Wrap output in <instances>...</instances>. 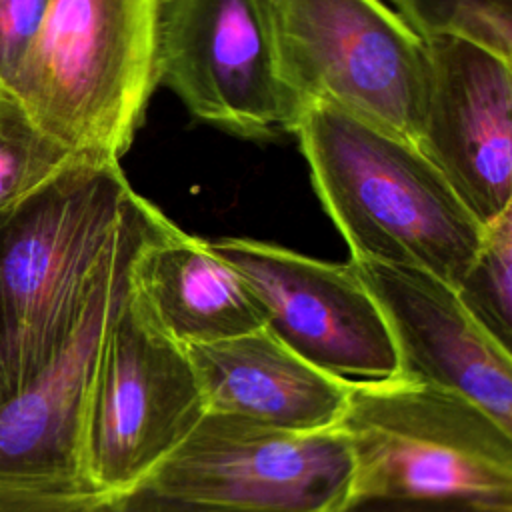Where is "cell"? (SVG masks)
<instances>
[{"instance_id":"cell-1","label":"cell","mask_w":512,"mask_h":512,"mask_svg":"<svg viewBox=\"0 0 512 512\" xmlns=\"http://www.w3.org/2000/svg\"><path fill=\"white\" fill-rule=\"evenodd\" d=\"M134 196L118 160L76 156L0 212V398L72 338Z\"/></svg>"},{"instance_id":"cell-2","label":"cell","mask_w":512,"mask_h":512,"mask_svg":"<svg viewBox=\"0 0 512 512\" xmlns=\"http://www.w3.org/2000/svg\"><path fill=\"white\" fill-rule=\"evenodd\" d=\"M292 134L350 260L418 268L454 288L484 226L414 142L324 104Z\"/></svg>"},{"instance_id":"cell-3","label":"cell","mask_w":512,"mask_h":512,"mask_svg":"<svg viewBox=\"0 0 512 512\" xmlns=\"http://www.w3.org/2000/svg\"><path fill=\"white\" fill-rule=\"evenodd\" d=\"M160 0H50L10 92L74 156L118 160L158 88Z\"/></svg>"},{"instance_id":"cell-4","label":"cell","mask_w":512,"mask_h":512,"mask_svg":"<svg viewBox=\"0 0 512 512\" xmlns=\"http://www.w3.org/2000/svg\"><path fill=\"white\" fill-rule=\"evenodd\" d=\"M336 428L352 462L348 494L512 508V430L460 394L400 374L350 380Z\"/></svg>"},{"instance_id":"cell-5","label":"cell","mask_w":512,"mask_h":512,"mask_svg":"<svg viewBox=\"0 0 512 512\" xmlns=\"http://www.w3.org/2000/svg\"><path fill=\"white\" fill-rule=\"evenodd\" d=\"M280 70L302 108L332 106L416 144L428 50L380 0H266Z\"/></svg>"},{"instance_id":"cell-6","label":"cell","mask_w":512,"mask_h":512,"mask_svg":"<svg viewBox=\"0 0 512 512\" xmlns=\"http://www.w3.org/2000/svg\"><path fill=\"white\" fill-rule=\"evenodd\" d=\"M170 224L150 200L134 196L72 338L30 384L0 398V488L94 492L82 444L96 360L138 254Z\"/></svg>"},{"instance_id":"cell-7","label":"cell","mask_w":512,"mask_h":512,"mask_svg":"<svg viewBox=\"0 0 512 512\" xmlns=\"http://www.w3.org/2000/svg\"><path fill=\"white\" fill-rule=\"evenodd\" d=\"M204 412L186 348L154 324L130 286L88 394L82 454L90 488L118 494L140 486Z\"/></svg>"},{"instance_id":"cell-8","label":"cell","mask_w":512,"mask_h":512,"mask_svg":"<svg viewBox=\"0 0 512 512\" xmlns=\"http://www.w3.org/2000/svg\"><path fill=\"white\" fill-rule=\"evenodd\" d=\"M198 120L244 138L294 132L266 0H160L158 86Z\"/></svg>"},{"instance_id":"cell-9","label":"cell","mask_w":512,"mask_h":512,"mask_svg":"<svg viewBox=\"0 0 512 512\" xmlns=\"http://www.w3.org/2000/svg\"><path fill=\"white\" fill-rule=\"evenodd\" d=\"M350 478L338 428L298 432L204 412L142 484L252 512H328Z\"/></svg>"},{"instance_id":"cell-10","label":"cell","mask_w":512,"mask_h":512,"mask_svg":"<svg viewBox=\"0 0 512 512\" xmlns=\"http://www.w3.org/2000/svg\"><path fill=\"white\" fill-rule=\"evenodd\" d=\"M208 242L254 292L264 328L294 354L346 380L396 372L388 328L352 260L324 262L250 238Z\"/></svg>"},{"instance_id":"cell-11","label":"cell","mask_w":512,"mask_h":512,"mask_svg":"<svg viewBox=\"0 0 512 512\" xmlns=\"http://www.w3.org/2000/svg\"><path fill=\"white\" fill-rule=\"evenodd\" d=\"M418 150L480 226L512 208V62L462 40H430Z\"/></svg>"},{"instance_id":"cell-12","label":"cell","mask_w":512,"mask_h":512,"mask_svg":"<svg viewBox=\"0 0 512 512\" xmlns=\"http://www.w3.org/2000/svg\"><path fill=\"white\" fill-rule=\"evenodd\" d=\"M388 328L396 372L460 394L512 430V354L444 280L406 266L352 260Z\"/></svg>"},{"instance_id":"cell-13","label":"cell","mask_w":512,"mask_h":512,"mask_svg":"<svg viewBox=\"0 0 512 512\" xmlns=\"http://www.w3.org/2000/svg\"><path fill=\"white\" fill-rule=\"evenodd\" d=\"M206 412L316 432L338 426L350 380L306 362L266 328L186 348Z\"/></svg>"},{"instance_id":"cell-14","label":"cell","mask_w":512,"mask_h":512,"mask_svg":"<svg viewBox=\"0 0 512 512\" xmlns=\"http://www.w3.org/2000/svg\"><path fill=\"white\" fill-rule=\"evenodd\" d=\"M132 292L154 324L182 348L264 328L262 308L246 280L208 240L186 234L174 222L138 254Z\"/></svg>"},{"instance_id":"cell-15","label":"cell","mask_w":512,"mask_h":512,"mask_svg":"<svg viewBox=\"0 0 512 512\" xmlns=\"http://www.w3.org/2000/svg\"><path fill=\"white\" fill-rule=\"evenodd\" d=\"M466 312L504 348L512 340V208L482 230L476 256L454 284Z\"/></svg>"},{"instance_id":"cell-16","label":"cell","mask_w":512,"mask_h":512,"mask_svg":"<svg viewBox=\"0 0 512 512\" xmlns=\"http://www.w3.org/2000/svg\"><path fill=\"white\" fill-rule=\"evenodd\" d=\"M422 40H462L512 62V0H392Z\"/></svg>"},{"instance_id":"cell-17","label":"cell","mask_w":512,"mask_h":512,"mask_svg":"<svg viewBox=\"0 0 512 512\" xmlns=\"http://www.w3.org/2000/svg\"><path fill=\"white\" fill-rule=\"evenodd\" d=\"M74 158L32 120L12 92L0 90V212Z\"/></svg>"},{"instance_id":"cell-18","label":"cell","mask_w":512,"mask_h":512,"mask_svg":"<svg viewBox=\"0 0 512 512\" xmlns=\"http://www.w3.org/2000/svg\"><path fill=\"white\" fill-rule=\"evenodd\" d=\"M50 0H0V90L12 88L48 12Z\"/></svg>"},{"instance_id":"cell-19","label":"cell","mask_w":512,"mask_h":512,"mask_svg":"<svg viewBox=\"0 0 512 512\" xmlns=\"http://www.w3.org/2000/svg\"><path fill=\"white\" fill-rule=\"evenodd\" d=\"M328 512H512V508L470 500L348 494Z\"/></svg>"},{"instance_id":"cell-20","label":"cell","mask_w":512,"mask_h":512,"mask_svg":"<svg viewBox=\"0 0 512 512\" xmlns=\"http://www.w3.org/2000/svg\"><path fill=\"white\" fill-rule=\"evenodd\" d=\"M98 512H252L162 492L148 484L118 494H104Z\"/></svg>"},{"instance_id":"cell-21","label":"cell","mask_w":512,"mask_h":512,"mask_svg":"<svg viewBox=\"0 0 512 512\" xmlns=\"http://www.w3.org/2000/svg\"><path fill=\"white\" fill-rule=\"evenodd\" d=\"M104 494L0 488V512H98Z\"/></svg>"}]
</instances>
